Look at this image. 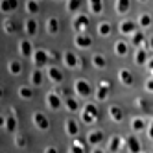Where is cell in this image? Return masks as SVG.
<instances>
[{
  "instance_id": "cell-1",
  "label": "cell",
  "mask_w": 153,
  "mask_h": 153,
  "mask_svg": "<svg viewBox=\"0 0 153 153\" xmlns=\"http://www.w3.org/2000/svg\"><path fill=\"white\" fill-rule=\"evenodd\" d=\"M61 61H63V65L67 68H72V70H78V68H83V61L76 56L74 52H70V50H67V52H63V56H61Z\"/></svg>"
},
{
  "instance_id": "cell-2",
  "label": "cell",
  "mask_w": 153,
  "mask_h": 153,
  "mask_svg": "<svg viewBox=\"0 0 153 153\" xmlns=\"http://www.w3.org/2000/svg\"><path fill=\"white\" fill-rule=\"evenodd\" d=\"M98 118H100V114H98V109H96V105L94 103H87V105H83V109H81V120H83V124H94V122H98Z\"/></svg>"
},
{
  "instance_id": "cell-3",
  "label": "cell",
  "mask_w": 153,
  "mask_h": 153,
  "mask_svg": "<svg viewBox=\"0 0 153 153\" xmlns=\"http://www.w3.org/2000/svg\"><path fill=\"white\" fill-rule=\"evenodd\" d=\"M89 26H91V19L87 17L85 13H78L72 19V28L76 31V35H78V33H85V31L89 30Z\"/></svg>"
},
{
  "instance_id": "cell-4",
  "label": "cell",
  "mask_w": 153,
  "mask_h": 153,
  "mask_svg": "<svg viewBox=\"0 0 153 153\" xmlns=\"http://www.w3.org/2000/svg\"><path fill=\"white\" fill-rule=\"evenodd\" d=\"M31 120H33V126H35L39 131H42V133L50 129V120H48V116H46L45 113L35 111L33 114H31Z\"/></svg>"
},
{
  "instance_id": "cell-5",
  "label": "cell",
  "mask_w": 153,
  "mask_h": 153,
  "mask_svg": "<svg viewBox=\"0 0 153 153\" xmlns=\"http://www.w3.org/2000/svg\"><path fill=\"white\" fill-rule=\"evenodd\" d=\"M118 30H120V33H122V35H133V33L138 31V24H137V20L126 19V20H120Z\"/></svg>"
},
{
  "instance_id": "cell-6",
  "label": "cell",
  "mask_w": 153,
  "mask_h": 153,
  "mask_svg": "<svg viewBox=\"0 0 153 153\" xmlns=\"http://www.w3.org/2000/svg\"><path fill=\"white\" fill-rule=\"evenodd\" d=\"M74 91H76V94L81 96V98H89L92 94V87H91V83L87 81V79H76Z\"/></svg>"
},
{
  "instance_id": "cell-7",
  "label": "cell",
  "mask_w": 153,
  "mask_h": 153,
  "mask_svg": "<svg viewBox=\"0 0 153 153\" xmlns=\"http://www.w3.org/2000/svg\"><path fill=\"white\" fill-rule=\"evenodd\" d=\"M48 59H50V52L42 50V48H37L33 52V56H31V63H33L37 68L39 67H45V65L48 63Z\"/></svg>"
},
{
  "instance_id": "cell-8",
  "label": "cell",
  "mask_w": 153,
  "mask_h": 153,
  "mask_svg": "<svg viewBox=\"0 0 153 153\" xmlns=\"http://www.w3.org/2000/svg\"><path fill=\"white\" fill-rule=\"evenodd\" d=\"M109 92H111V81L102 79L100 83H98V87H96V100L98 102H105Z\"/></svg>"
},
{
  "instance_id": "cell-9",
  "label": "cell",
  "mask_w": 153,
  "mask_h": 153,
  "mask_svg": "<svg viewBox=\"0 0 153 153\" xmlns=\"http://www.w3.org/2000/svg\"><path fill=\"white\" fill-rule=\"evenodd\" d=\"M22 28H24V31H26L28 37H37V33H39V22H37L35 17H28L24 20Z\"/></svg>"
},
{
  "instance_id": "cell-10",
  "label": "cell",
  "mask_w": 153,
  "mask_h": 153,
  "mask_svg": "<svg viewBox=\"0 0 153 153\" xmlns=\"http://www.w3.org/2000/svg\"><path fill=\"white\" fill-rule=\"evenodd\" d=\"M46 107L52 109V111H59L63 107V102H61V98H59V94L56 91L46 92Z\"/></svg>"
},
{
  "instance_id": "cell-11",
  "label": "cell",
  "mask_w": 153,
  "mask_h": 153,
  "mask_svg": "<svg viewBox=\"0 0 153 153\" xmlns=\"http://www.w3.org/2000/svg\"><path fill=\"white\" fill-rule=\"evenodd\" d=\"M33 52H35V48H33V45L30 42V39H20V41H19V53H20L22 57H30V59H31Z\"/></svg>"
},
{
  "instance_id": "cell-12",
  "label": "cell",
  "mask_w": 153,
  "mask_h": 153,
  "mask_svg": "<svg viewBox=\"0 0 153 153\" xmlns=\"http://www.w3.org/2000/svg\"><path fill=\"white\" fill-rule=\"evenodd\" d=\"M46 76H48V79L52 81V83H56V85H59V83H63V79H65V76H63V72H61V68H57V67H48L46 68Z\"/></svg>"
},
{
  "instance_id": "cell-13",
  "label": "cell",
  "mask_w": 153,
  "mask_h": 153,
  "mask_svg": "<svg viewBox=\"0 0 153 153\" xmlns=\"http://www.w3.org/2000/svg\"><path fill=\"white\" fill-rule=\"evenodd\" d=\"M74 45L78 46V48L87 50V48L92 46V37H91L89 33H78V35L74 37Z\"/></svg>"
},
{
  "instance_id": "cell-14",
  "label": "cell",
  "mask_w": 153,
  "mask_h": 153,
  "mask_svg": "<svg viewBox=\"0 0 153 153\" xmlns=\"http://www.w3.org/2000/svg\"><path fill=\"white\" fill-rule=\"evenodd\" d=\"M124 144L127 146V149L131 153H142V146H140V140L135 137V135H129L124 138Z\"/></svg>"
},
{
  "instance_id": "cell-15",
  "label": "cell",
  "mask_w": 153,
  "mask_h": 153,
  "mask_svg": "<svg viewBox=\"0 0 153 153\" xmlns=\"http://www.w3.org/2000/svg\"><path fill=\"white\" fill-rule=\"evenodd\" d=\"M118 79H120V83L126 85V87H133L135 85V76H133V72L127 70V68L118 70Z\"/></svg>"
},
{
  "instance_id": "cell-16",
  "label": "cell",
  "mask_w": 153,
  "mask_h": 153,
  "mask_svg": "<svg viewBox=\"0 0 153 153\" xmlns=\"http://www.w3.org/2000/svg\"><path fill=\"white\" fill-rule=\"evenodd\" d=\"M109 116H111V120H113L114 124H122V120H124L122 107L116 105V103H111V105H109Z\"/></svg>"
},
{
  "instance_id": "cell-17",
  "label": "cell",
  "mask_w": 153,
  "mask_h": 153,
  "mask_svg": "<svg viewBox=\"0 0 153 153\" xmlns=\"http://www.w3.org/2000/svg\"><path fill=\"white\" fill-rule=\"evenodd\" d=\"M2 28H4V31H6L7 35H15L17 31H19V28H20V26H19V22H17L13 17H7L4 22H2Z\"/></svg>"
},
{
  "instance_id": "cell-18",
  "label": "cell",
  "mask_w": 153,
  "mask_h": 153,
  "mask_svg": "<svg viewBox=\"0 0 153 153\" xmlns=\"http://www.w3.org/2000/svg\"><path fill=\"white\" fill-rule=\"evenodd\" d=\"M65 133H67L68 137H72V138H76V137L79 135V126H78V122L72 120V118H68L67 122H65Z\"/></svg>"
},
{
  "instance_id": "cell-19",
  "label": "cell",
  "mask_w": 153,
  "mask_h": 153,
  "mask_svg": "<svg viewBox=\"0 0 153 153\" xmlns=\"http://www.w3.org/2000/svg\"><path fill=\"white\" fill-rule=\"evenodd\" d=\"M6 68H7V72L11 74V76H19L20 72H22V61H19V59H7Z\"/></svg>"
},
{
  "instance_id": "cell-20",
  "label": "cell",
  "mask_w": 153,
  "mask_h": 153,
  "mask_svg": "<svg viewBox=\"0 0 153 153\" xmlns=\"http://www.w3.org/2000/svg\"><path fill=\"white\" fill-rule=\"evenodd\" d=\"M96 31H98L100 37H109L111 31H113V26H111V22H107V20H100V22L96 24Z\"/></svg>"
},
{
  "instance_id": "cell-21",
  "label": "cell",
  "mask_w": 153,
  "mask_h": 153,
  "mask_svg": "<svg viewBox=\"0 0 153 153\" xmlns=\"http://www.w3.org/2000/svg\"><path fill=\"white\" fill-rule=\"evenodd\" d=\"M102 140H103V131L102 129H94V131H91V133L87 135V142H89L91 146H94V148L100 144Z\"/></svg>"
},
{
  "instance_id": "cell-22",
  "label": "cell",
  "mask_w": 153,
  "mask_h": 153,
  "mask_svg": "<svg viewBox=\"0 0 153 153\" xmlns=\"http://www.w3.org/2000/svg\"><path fill=\"white\" fill-rule=\"evenodd\" d=\"M122 144H124V138L118 137V135H113L111 138H109V142H107V149H109V153H116Z\"/></svg>"
},
{
  "instance_id": "cell-23",
  "label": "cell",
  "mask_w": 153,
  "mask_h": 153,
  "mask_svg": "<svg viewBox=\"0 0 153 153\" xmlns=\"http://www.w3.org/2000/svg\"><path fill=\"white\" fill-rule=\"evenodd\" d=\"M133 63L137 65V67H142V65H148V50L142 46V48H138L137 52H135V59H133Z\"/></svg>"
},
{
  "instance_id": "cell-24",
  "label": "cell",
  "mask_w": 153,
  "mask_h": 153,
  "mask_svg": "<svg viewBox=\"0 0 153 153\" xmlns=\"http://www.w3.org/2000/svg\"><path fill=\"white\" fill-rule=\"evenodd\" d=\"M46 33L48 35H57L59 33V20L56 17H48L46 19Z\"/></svg>"
},
{
  "instance_id": "cell-25",
  "label": "cell",
  "mask_w": 153,
  "mask_h": 153,
  "mask_svg": "<svg viewBox=\"0 0 153 153\" xmlns=\"http://www.w3.org/2000/svg\"><path fill=\"white\" fill-rule=\"evenodd\" d=\"M24 11L30 17H33V15H37L41 11V6H39L37 0H26V2H24Z\"/></svg>"
},
{
  "instance_id": "cell-26",
  "label": "cell",
  "mask_w": 153,
  "mask_h": 153,
  "mask_svg": "<svg viewBox=\"0 0 153 153\" xmlns=\"http://www.w3.org/2000/svg\"><path fill=\"white\" fill-rule=\"evenodd\" d=\"M63 96H65V105H67L68 111H70V113H78V111H79L78 100H76V98H72V96H68L67 92H63Z\"/></svg>"
},
{
  "instance_id": "cell-27",
  "label": "cell",
  "mask_w": 153,
  "mask_h": 153,
  "mask_svg": "<svg viewBox=\"0 0 153 153\" xmlns=\"http://www.w3.org/2000/svg\"><path fill=\"white\" fill-rule=\"evenodd\" d=\"M17 6H19V0H0V11H4V13L15 11Z\"/></svg>"
},
{
  "instance_id": "cell-28",
  "label": "cell",
  "mask_w": 153,
  "mask_h": 153,
  "mask_svg": "<svg viewBox=\"0 0 153 153\" xmlns=\"http://www.w3.org/2000/svg\"><path fill=\"white\" fill-rule=\"evenodd\" d=\"M17 94L22 98V100H31V98L35 96V91L31 89V87H28V85H20L17 89Z\"/></svg>"
},
{
  "instance_id": "cell-29",
  "label": "cell",
  "mask_w": 153,
  "mask_h": 153,
  "mask_svg": "<svg viewBox=\"0 0 153 153\" xmlns=\"http://www.w3.org/2000/svg\"><path fill=\"white\" fill-rule=\"evenodd\" d=\"M127 52H129V45H127V42H124V41H116L114 42V53L118 57H126Z\"/></svg>"
},
{
  "instance_id": "cell-30",
  "label": "cell",
  "mask_w": 153,
  "mask_h": 153,
  "mask_svg": "<svg viewBox=\"0 0 153 153\" xmlns=\"http://www.w3.org/2000/svg\"><path fill=\"white\" fill-rule=\"evenodd\" d=\"M144 31H137V33H133V35H131V46H135L137 50L138 48H142V45H144Z\"/></svg>"
},
{
  "instance_id": "cell-31",
  "label": "cell",
  "mask_w": 153,
  "mask_h": 153,
  "mask_svg": "<svg viewBox=\"0 0 153 153\" xmlns=\"http://www.w3.org/2000/svg\"><path fill=\"white\" fill-rule=\"evenodd\" d=\"M129 7H131V0H116L114 9H116L118 15H126L129 11Z\"/></svg>"
},
{
  "instance_id": "cell-32",
  "label": "cell",
  "mask_w": 153,
  "mask_h": 153,
  "mask_svg": "<svg viewBox=\"0 0 153 153\" xmlns=\"http://www.w3.org/2000/svg\"><path fill=\"white\" fill-rule=\"evenodd\" d=\"M6 129H7V133H15V129H17V118H15V109H11V114H9L7 118H6V126H4Z\"/></svg>"
},
{
  "instance_id": "cell-33",
  "label": "cell",
  "mask_w": 153,
  "mask_h": 153,
  "mask_svg": "<svg viewBox=\"0 0 153 153\" xmlns=\"http://www.w3.org/2000/svg\"><path fill=\"white\" fill-rule=\"evenodd\" d=\"M91 61H92V67L94 68H100V70L107 68V61H105V57L102 56V53H94Z\"/></svg>"
},
{
  "instance_id": "cell-34",
  "label": "cell",
  "mask_w": 153,
  "mask_h": 153,
  "mask_svg": "<svg viewBox=\"0 0 153 153\" xmlns=\"http://www.w3.org/2000/svg\"><path fill=\"white\" fill-rule=\"evenodd\" d=\"M137 24H138L140 30L149 28V26H151V15H149V13H140L138 19H137Z\"/></svg>"
},
{
  "instance_id": "cell-35",
  "label": "cell",
  "mask_w": 153,
  "mask_h": 153,
  "mask_svg": "<svg viewBox=\"0 0 153 153\" xmlns=\"http://www.w3.org/2000/svg\"><path fill=\"white\" fill-rule=\"evenodd\" d=\"M89 9H91V13L100 15L103 11V0H89Z\"/></svg>"
},
{
  "instance_id": "cell-36",
  "label": "cell",
  "mask_w": 153,
  "mask_h": 153,
  "mask_svg": "<svg viewBox=\"0 0 153 153\" xmlns=\"http://www.w3.org/2000/svg\"><path fill=\"white\" fill-rule=\"evenodd\" d=\"M144 127H146V120L144 118L137 116V118L131 120V129H133V133H138V131H142Z\"/></svg>"
},
{
  "instance_id": "cell-37",
  "label": "cell",
  "mask_w": 153,
  "mask_h": 153,
  "mask_svg": "<svg viewBox=\"0 0 153 153\" xmlns=\"http://www.w3.org/2000/svg\"><path fill=\"white\" fill-rule=\"evenodd\" d=\"M42 72L39 70V68H35V70H31V74H30V81H31V85H35V87H39L41 83H42Z\"/></svg>"
},
{
  "instance_id": "cell-38",
  "label": "cell",
  "mask_w": 153,
  "mask_h": 153,
  "mask_svg": "<svg viewBox=\"0 0 153 153\" xmlns=\"http://www.w3.org/2000/svg\"><path fill=\"white\" fill-rule=\"evenodd\" d=\"M68 153H85V144H83L81 140L74 138L72 144H70V151H68Z\"/></svg>"
},
{
  "instance_id": "cell-39",
  "label": "cell",
  "mask_w": 153,
  "mask_h": 153,
  "mask_svg": "<svg viewBox=\"0 0 153 153\" xmlns=\"http://www.w3.org/2000/svg\"><path fill=\"white\" fill-rule=\"evenodd\" d=\"M79 7H81V0H67V11L68 13H76V15H78Z\"/></svg>"
},
{
  "instance_id": "cell-40",
  "label": "cell",
  "mask_w": 153,
  "mask_h": 153,
  "mask_svg": "<svg viewBox=\"0 0 153 153\" xmlns=\"http://www.w3.org/2000/svg\"><path fill=\"white\" fill-rule=\"evenodd\" d=\"M26 144H28L26 137H22V135H19V133H17V135H15V146L22 149V148H26Z\"/></svg>"
},
{
  "instance_id": "cell-41",
  "label": "cell",
  "mask_w": 153,
  "mask_h": 153,
  "mask_svg": "<svg viewBox=\"0 0 153 153\" xmlns=\"http://www.w3.org/2000/svg\"><path fill=\"white\" fill-rule=\"evenodd\" d=\"M144 87H146V91H148V92H153V78H149V79L146 81Z\"/></svg>"
},
{
  "instance_id": "cell-42",
  "label": "cell",
  "mask_w": 153,
  "mask_h": 153,
  "mask_svg": "<svg viewBox=\"0 0 153 153\" xmlns=\"http://www.w3.org/2000/svg\"><path fill=\"white\" fill-rule=\"evenodd\" d=\"M148 70H149V74L153 76V59H149V61H148Z\"/></svg>"
},
{
  "instance_id": "cell-43",
  "label": "cell",
  "mask_w": 153,
  "mask_h": 153,
  "mask_svg": "<svg viewBox=\"0 0 153 153\" xmlns=\"http://www.w3.org/2000/svg\"><path fill=\"white\" fill-rule=\"evenodd\" d=\"M45 153H57V149H56V148H53V146H48Z\"/></svg>"
},
{
  "instance_id": "cell-44",
  "label": "cell",
  "mask_w": 153,
  "mask_h": 153,
  "mask_svg": "<svg viewBox=\"0 0 153 153\" xmlns=\"http://www.w3.org/2000/svg\"><path fill=\"white\" fill-rule=\"evenodd\" d=\"M148 48L153 52V37H149V39H148Z\"/></svg>"
},
{
  "instance_id": "cell-45",
  "label": "cell",
  "mask_w": 153,
  "mask_h": 153,
  "mask_svg": "<svg viewBox=\"0 0 153 153\" xmlns=\"http://www.w3.org/2000/svg\"><path fill=\"white\" fill-rule=\"evenodd\" d=\"M4 126H6V118L0 116V127H4Z\"/></svg>"
},
{
  "instance_id": "cell-46",
  "label": "cell",
  "mask_w": 153,
  "mask_h": 153,
  "mask_svg": "<svg viewBox=\"0 0 153 153\" xmlns=\"http://www.w3.org/2000/svg\"><path fill=\"white\" fill-rule=\"evenodd\" d=\"M148 137H149V138H151V140H153V124H151V126H149V135H148Z\"/></svg>"
},
{
  "instance_id": "cell-47",
  "label": "cell",
  "mask_w": 153,
  "mask_h": 153,
  "mask_svg": "<svg viewBox=\"0 0 153 153\" xmlns=\"http://www.w3.org/2000/svg\"><path fill=\"white\" fill-rule=\"evenodd\" d=\"M92 153H105V151H103V149H100V148H94V149H92Z\"/></svg>"
},
{
  "instance_id": "cell-48",
  "label": "cell",
  "mask_w": 153,
  "mask_h": 153,
  "mask_svg": "<svg viewBox=\"0 0 153 153\" xmlns=\"http://www.w3.org/2000/svg\"><path fill=\"white\" fill-rule=\"evenodd\" d=\"M4 94H6V92H4V89L0 87V98H4Z\"/></svg>"
},
{
  "instance_id": "cell-49",
  "label": "cell",
  "mask_w": 153,
  "mask_h": 153,
  "mask_svg": "<svg viewBox=\"0 0 153 153\" xmlns=\"http://www.w3.org/2000/svg\"><path fill=\"white\" fill-rule=\"evenodd\" d=\"M138 2H148V0H138Z\"/></svg>"
},
{
  "instance_id": "cell-50",
  "label": "cell",
  "mask_w": 153,
  "mask_h": 153,
  "mask_svg": "<svg viewBox=\"0 0 153 153\" xmlns=\"http://www.w3.org/2000/svg\"><path fill=\"white\" fill-rule=\"evenodd\" d=\"M142 153H144V151H142Z\"/></svg>"
}]
</instances>
